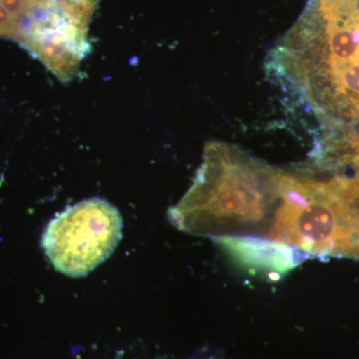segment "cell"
Segmentation results:
<instances>
[{"label":"cell","mask_w":359,"mask_h":359,"mask_svg":"<svg viewBox=\"0 0 359 359\" xmlns=\"http://www.w3.org/2000/svg\"><path fill=\"white\" fill-rule=\"evenodd\" d=\"M266 66L318 122L320 143H358L359 0H316Z\"/></svg>","instance_id":"1"},{"label":"cell","mask_w":359,"mask_h":359,"mask_svg":"<svg viewBox=\"0 0 359 359\" xmlns=\"http://www.w3.org/2000/svg\"><path fill=\"white\" fill-rule=\"evenodd\" d=\"M283 174L235 146L208 144L192 187L169 210L170 221L202 237L264 238L280 200Z\"/></svg>","instance_id":"2"},{"label":"cell","mask_w":359,"mask_h":359,"mask_svg":"<svg viewBox=\"0 0 359 359\" xmlns=\"http://www.w3.org/2000/svg\"><path fill=\"white\" fill-rule=\"evenodd\" d=\"M122 230L117 208L93 198L67 208L52 219L42 237V247L59 273L83 278L112 255Z\"/></svg>","instance_id":"3"},{"label":"cell","mask_w":359,"mask_h":359,"mask_svg":"<svg viewBox=\"0 0 359 359\" xmlns=\"http://www.w3.org/2000/svg\"><path fill=\"white\" fill-rule=\"evenodd\" d=\"M100 0H35L18 40L62 82L88 55V32Z\"/></svg>","instance_id":"4"},{"label":"cell","mask_w":359,"mask_h":359,"mask_svg":"<svg viewBox=\"0 0 359 359\" xmlns=\"http://www.w3.org/2000/svg\"><path fill=\"white\" fill-rule=\"evenodd\" d=\"M214 240L233 263L271 280L285 275L308 256L289 245L255 236H223Z\"/></svg>","instance_id":"5"}]
</instances>
